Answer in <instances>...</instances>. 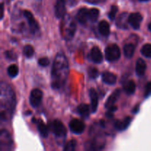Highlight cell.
<instances>
[{"mask_svg": "<svg viewBox=\"0 0 151 151\" xmlns=\"http://www.w3.org/2000/svg\"><path fill=\"white\" fill-rule=\"evenodd\" d=\"M69 75V63L63 53L56 55L52 69V87L59 89L64 85Z\"/></svg>", "mask_w": 151, "mask_h": 151, "instance_id": "obj_1", "label": "cell"}, {"mask_svg": "<svg viewBox=\"0 0 151 151\" xmlns=\"http://www.w3.org/2000/svg\"><path fill=\"white\" fill-rule=\"evenodd\" d=\"M1 108L5 109V113L1 115V119H6V111L10 115L13 114L16 106V97L11 87L4 83L1 84Z\"/></svg>", "mask_w": 151, "mask_h": 151, "instance_id": "obj_2", "label": "cell"}, {"mask_svg": "<svg viewBox=\"0 0 151 151\" xmlns=\"http://www.w3.org/2000/svg\"><path fill=\"white\" fill-rule=\"evenodd\" d=\"M60 28H61L62 35L66 41L72 39L77 29L75 22L69 15L67 16L65 15L64 17L63 18Z\"/></svg>", "mask_w": 151, "mask_h": 151, "instance_id": "obj_3", "label": "cell"}, {"mask_svg": "<svg viewBox=\"0 0 151 151\" xmlns=\"http://www.w3.org/2000/svg\"><path fill=\"white\" fill-rule=\"evenodd\" d=\"M105 55H106V58L108 61H116L119 60L120 58V50L116 44H111L106 48Z\"/></svg>", "mask_w": 151, "mask_h": 151, "instance_id": "obj_4", "label": "cell"}, {"mask_svg": "<svg viewBox=\"0 0 151 151\" xmlns=\"http://www.w3.org/2000/svg\"><path fill=\"white\" fill-rule=\"evenodd\" d=\"M52 131L58 139L65 138L66 135V130L63 124L58 119L53 121L52 124Z\"/></svg>", "mask_w": 151, "mask_h": 151, "instance_id": "obj_5", "label": "cell"}, {"mask_svg": "<svg viewBox=\"0 0 151 151\" xmlns=\"http://www.w3.org/2000/svg\"><path fill=\"white\" fill-rule=\"evenodd\" d=\"M24 16L26 18V19L27 20L28 25H29V30L32 32V34H35L38 32L39 30V25H38V22H36V20L34 18L33 15L32 14L31 12H29V10H24L23 12Z\"/></svg>", "mask_w": 151, "mask_h": 151, "instance_id": "obj_6", "label": "cell"}, {"mask_svg": "<svg viewBox=\"0 0 151 151\" xmlns=\"http://www.w3.org/2000/svg\"><path fill=\"white\" fill-rule=\"evenodd\" d=\"M42 97L43 93L41 90L38 88H35L32 90L29 95V103L31 106L34 108L39 106L42 101Z\"/></svg>", "mask_w": 151, "mask_h": 151, "instance_id": "obj_7", "label": "cell"}, {"mask_svg": "<svg viewBox=\"0 0 151 151\" xmlns=\"http://www.w3.org/2000/svg\"><path fill=\"white\" fill-rule=\"evenodd\" d=\"M12 139L10 134L5 130H2L0 134V145H1V150H9L11 147Z\"/></svg>", "mask_w": 151, "mask_h": 151, "instance_id": "obj_8", "label": "cell"}, {"mask_svg": "<svg viewBox=\"0 0 151 151\" xmlns=\"http://www.w3.org/2000/svg\"><path fill=\"white\" fill-rule=\"evenodd\" d=\"M69 128L74 134H81L85 130V124L80 119H73L69 122Z\"/></svg>", "mask_w": 151, "mask_h": 151, "instance_id": "obj_9", "label": "cell"}, {"mask_svg": "<svg viewBox=\"0 0 151 151\" xmlns=\"http://www.w3.org/2000/svg\"><path fill=\"white\" fill-rule=\"evenodd\" d=\"M142 21V16L139 13H131L128 17L129 24L135 29H138L140 27Z\"/></svg>", "mask_w": 151, "mask_h": 151, "instance_id": "obj_10", "label": "cell"}, {"mask_svg": "<svg viewBox=\"0 0 151 151\" xmlns=\"http://www.w3.org/2000/svg\"><path fill=\"white\" fill-rule=\"evenodd\" d=\"M55 15L58 19H61L66 15V3L65 0H57L55 5Z\"/></svg>", "mask_w": 151, "mask_h": 151, "instance_id": "obj_11", "label": "cell"}, {"mask_svg": "<svg viewBox=\"0 0 151 151\" xmlns=\"http://www.w3.org/2000/svg\"><path fill=\"white\" fill-rule=\"evenodd\" d=\"M128 17H129V15L128 13H121L118 19H116V26L120 29H128V24H129Z\"/></svg>", "mask_w": 151, "mask_h": 151, "instance_id": "obj_12", "label": "cell"}, {"mask_svg": "<svg viewBox=\"0 0 151 151\" xmlns=\"http://www.w3.org/2000/svg\"><path fill=\"white\" fill-rule=\"evenodd\" d=\"M90 58L91 60L95 63H100L103 61V55L99 47H94L91 49V52H90Z\"/></svg>", "mask_w": 151, "mask_h": 151, "instance_id": "obj_13", "label": "cell"}, {"mask_svg": "<svg viewBox=\"0 0 151 151\" xmlns=\"http://www.w3.org/2000/svg\"><path fill=\"white\" fill-rule=\"evenodd\" d=\"M131 118L129 116L124 118V119H120V120H117L115 122L114 127L116 130L119 131H122L124 130L127 129L129 125L131 124Z\"/></svg>", "mask_w": 151, "mask_h": 151, "instance_id": "obj_14", "label": "cell"}, {"mask_svg": "<svg viewBox=\"0 0 151 151\" xmlns=\"http://www.w3.org/2000/svg\"><path fill=\"white\" fill-rule=\"evenodd\" d=\"M89 96L91 98V112L94 113L97 111L98 106V95L94 88H91L89 91Z\"/></svg>", "mask_w": 151, "mask_h": 151, "instance_id": "obj_15", "label": "cell"}, {"mask_svg": "<svg viewBox=\"0 0 151 151\" xmlns=\"http://www.w3.org/2000/svg\"><path fill=\"white\" fill-rule=\"evenodd\" d=\"M147 65L143 59L139 58L136 63V73L138 76H143L145 73Z\"/></svg>", "mask_w": 151, "mask_h": 151, "instance_id": "obj_16", "label": "cell"}, {"mask_svg": "<svg viewBox=\"0 0 151 151\" xmlns=\"http://www.w3.org/2000/svg\"><path fill=\"white\" fill-rule=\"evenodd\" d=\"M102 79L103 82L109 85H114L116 82V76L114 74L109 72H104L102 74Z\"/></svg>", "mask_w": 151, "mask_h": 151, "instance_id": "obj_17", "label": "cell"}, {"mask_svg": "<svg viewBox=\"0 0 151 151\" xmlns=\"http://www.w3.org/2000/svg\"><path fill=\"white\" fill-rule=\"evenodd\" d=\"M78 22L81 24H84L88 19V10L86 8H81L78 10L76 16Z\"/></svg>", "mask_w": 151, "mask_h": 151, "instance_id": "obj_18", "label": "cell"}, {"mask_svg": "<svg viewBox=\"0 0 151 151\" xmlns=\"http://www.w3.org/2000/svg\"><path fill=\"white\" fill-rule=\"evenodd\" d=\"M98 29L100 33L103 36H108L110 33V26L106 21L103 20L99 23Z\"/></svg>", "mask_w": 151, "mask_h": 151, "instance_id": "obj_19", "label": "cell"}, {"mask_svg": "<svg viewBox=\"0 0 151 151\" xmlns=\"http://www.w3.org/2000/svg\"><path fill=\"white\" fill-rule=\"evenodd\" d=\"M119 94H120V90H115L113 92V94H112L111 95H110V97L108 98L107 101H106V107L109 109V108L114 106V103H116V100H118V97H119Z\"/></svg>", "mask_w": 151, "mask_h": 151, "instance_id": "obj_20", "label": "cell"}, {"mask_svg": "<svg viewBox=\"0 0 151 151\" xmlns=\"http://www.w3.org/2000/svg\"><path fill=\"white\" fill-rule=\"evenodd\" d=\"M36 122L37 128H38V130L41 137H43L44 138H47L48 137V128H47V125L41 119H38V122Z\"/></svg>", "mask_w": 151, "mask_h": 151, "instance_id": "obj_21", "label": "cell"}, {"mask_svg": "<svg viewBox=\"0 0 151 151\" xmlns=\"http://www.w3.org/2000/svg\"><path fill=\"white\" fill-rule=\"evenodd\" d=\"M78 111L79 114L82 116L83 119H88L89 116L90 109L87 104H81L78 107Z\"/></svg>", "mask_w": 151, "mask_h": 151, "instance_id": "obj_22", "label": "cell"}, {"mask_svg": "<svg viewBox=\"0 0 151 151\" xmlns=\"http://www.w3.org/2000/svg\"><path fill=\"white\" fill-rule=\"evenodd\" d=\"M136 47L134 44H125V47H124L123 50H124V54H125V57L128 58H131L133 57L134 54V52H135Z\"/></svg>", "mask_w": 151, "mask_h": 151, "instance_id": "obj_23", "label": "cell"}, {"mask_svg": "<svg viewBox=\"0 0 151 151\" xmlns=\"http://www.w3.org/2000/svg\"><path fill=\"white\" fill-rule=\"evenodd\" d=\"M124 89L128 94H134L136 90V84L133 81H129L124 86Z\"/></svg>", "mask_w": 151, "mask_h": 151, "instance_id": "obj_24", "label": "cell"}, {"mask_svg": "<svg viewBox=\"0 0 151 151\" xmlns=\"http://www.w3.org/2000/svg\"><path fill=\"white\" fill-rule=\"evenodd\" d=\"M99 15H100V11H99L98 9L92 8L88 10V19L91 22H96L98 19Z\"/></svg>", "mask_w": 151, "mask_h": 151, "instance_id": "obj_25", "label": "cell"}, {"mask_svg": "<svg viewBox=\"0 0 151 151\" xmlns=\"http://www.w3.org/2000/svg\"><path fill=\"white\" fill-rule=\"evenodd\" d=\"M7 72L10 78H15L19 74V68H18V66L16 65L12 64L7 68Z\"/></svg>", "mask_w": 151, "mask_h": 151, "instance_id": "obj_26", "label": "cell"}, {"mask_svg": "<svg viewBox=\"0 0 151 151\" xmlns=\"http://www.w3.org/2000/svg\"><path fill=\"white\" fill-rule=\"evenodd\" d=\"M141 53L142 55L146 58H151V44H146L142 47L141 50Z\"/></svg>", "mask_w": 151, "mask_h": 151, "instance_id": "obj_27", "label": "cell"}, {"mask_svg": "<svg viewBox=\"0 0 151 151\" xmlns=\"http://www.w3.org/2000/svg\"><path fill=\"white\" fill-rule=\"evenodd\" d=\"M23 53L27 58H31L34 55V48L29 44H27L24 47Z\"/></svg>", "mask_w": 151, "mask_h": 151, "instance_id": "obj_28", "label": "cell"}, {"mask_svg": "<svg viewBox=\"0 0 151 151\" xmlns=\"http://www.w3.org/2000/svg\"><path fill=\"white\" fill-rule=\"evenodd\" d=\"M75 147H76V142L75 140H71L65 145L63 150L66 151H73L75 150Z\"/></svg>", "mask_w": 151, "mask_h": 151, "instance_id": "obj_29", "label": "cell"}, {"mask_svg": "<svg viewBox=\"0 0 151 151\" xmlns=\"http://www.w3.org/2000/svg\"><path fill=\"white\" fill-rule=\"evenodd\" d=\"M118 12V7L116 5H113L111 6V10L110 12L109 13V19H111V20H114L115 19V16H116V13H117Z\"/></svg>", "mask_w": 151, "mask_h": 151, "instance_id": "obj_30", "label": "cell"}, {"mask_svg": "<svg viewBox=\"0 0 151 151\" xmlns=\"http://www.w3.org/2000/svg\"><path fill=\"white\" fill-rule=\"evenodd\" d=\"M5 55V57L7 59H10V60H16L17 58V55L15 52L14 51H12V50H8V51H6L4 52Z\"/></svg>", "mask_w": 151, "mask_h": 151, "instance_id": "obj_31", "label": "cell"}, {"mask_svg": "<svg viewBox=\"0 0 151 151\" xmlns=\"http://www.w3.org/2000/svg\"><path fill=\"white\" fill-rule=\"evenodd\" d=\"M88 75H89L90 78H92V79H95V78H97V77L99 76L98 70H97L96 68H91V69L88 70Z\"/></svg>", "mask_w": 151, "mask_h": 151, "instance_id": "obj_32", "label": "cell"}, {"mask_svg": "<svg viewBox=\"0 0 151 151\" xmlns=\"http://www.w3.org/2000/svg\"><path fill=\"white\" fill-rule=\"evenodd\" d=\"M151 95V82L146 84L145 89V97L147 98Z\"/></svg>", "mask_w": 151, "mask_h": 151, "instance_id": "obj_33", "label": "cell"}, {"mask_svg": "<svg viewBox=\"0 0 151 151\" xmlns=\"http://www.w3.org/2000/svg\"><path fill=\"white\" fill-rule=\"evenodd\" d=\"M49 63H50V60L47 58H41L38 60V64L41 66H44V67L48 66Z\"/></svg>", "mask_w": 151, "mask_h": 151, "instance_id": "obj_34", "label": "cell"}, {"mask_svg": "<svg viewBox=\"0 0 151 151\" xmlns=\"http://www.w3.org/2000/svg\"><path fill=\"white\" fill-rule=\"evenodd\" d=\"M84 1L91 4H100V3L105 2L106 0H84Z\"/></svg>", "mask_w": 151, "mask_h": 151, "instance_id": "obj_35", "label": "cell"}, {"mask_svg": "<svg viewBox=\"0 0 151 151\" xmlns=\"http://www.w3.org/2000/svg\"><path fill=\"white\" fill-rule=\"evenodd\" d=\"M4 16V4H1V19H2Z\"/></svg>", "mask_w": 151, "mask_h": 151, "instance_id": "obj_36", "label": "cell"}, {"mask_svg": "<svg viewBox=\"0 0 151 151\" xmlns=\"http://www.w3.org/2000/svg\"><path fill=\"white\" fill-rule=\"evenodd\" d=\"M139 105H137V107L134 108V110H133V112H134V114H135V113H137V112H138V111H139Z\"/></svg>", "mask_w": 151, "mask_h": 151, "instance_id": "obj_37", "label": "cell"}, {"mask_svg": "<svg viewBox=\"0 0 151 151\" xmlns=\"http://www.w3.org/2000/svg\"><path fill=\"white\" fill-rule=\"evenodd\" d=\"M149 29L151 30V23L150 24H149Z\"/></svg>", "mask_w": 151, "mask_h": 151, "instance_id": "obj_38", "label": "cell"}, {"mask_svg": "<svg viewBox=\"0 0 151 151\" xmlns=\"http://www.w3.org/2000/svg\"><path fill=\"white\" fill-rule=\"evenodd\" d=\"M139 1H148V0H139Z\"/></svg>", "mask_w": 151, "mask_h": 151, "instance_id": "obj_39", "label": "cell"}]
</instances>
